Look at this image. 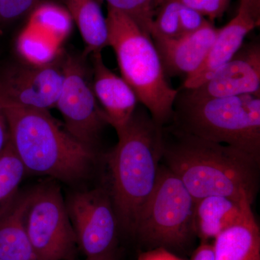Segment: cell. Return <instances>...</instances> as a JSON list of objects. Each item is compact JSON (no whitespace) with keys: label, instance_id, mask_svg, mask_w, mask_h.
Returning a JSON list of instances; mask_svg holds the SVG:
<instances>
[{"label":"cell","instance_id":"cell-9","mask_svg":"<svg viewBox=\"0 0 260 260\" xmlns=\"http://www.w3.org/2000/svg\"><path fill=\"white\" fill-rule=\"evenodd\" d=\"M65 203L78 245L87 258L114 253L119 228L108 189L75 191Z\"/></svg>","mask_w":260,"mask_h":260},{"label":"cell","instance_id":"cell-5","mask_svg":"<svg viewBox=\"0 0 260 260\" xmlns=\"http://www.w3.org/2000/svg\"><path fill=\"white\" fill-rule=\"evenodd\" d=\"M169 124L260 159V95L201 99L179 92Z\"/></svg>","mask_w":260,"mask_h":260},{"label":"cell","instance_id":"cell-11","mask_svg":"<svg viewBox=\"0 0 260 260\" xmlns=\"http://www.w3.org/2000/svg\"><path fill=\"white\" fill-rule=\"evenodd\" d=\"M196 98H223L260 95V45L242 46L226 64L204 83L186 90Z\"/></svg>","mask_w":260,"mask_h":260},{"label":"cell","instance_id":"cell-16","mask_svg":"<svg viewBox=\"0 0 260 260\" xmlns=\"http://www.w3.org/2000/svg\"><path fill=\"white\" fill-rule=\"evenodd\" d=\"M213 245L215 260H260V230L251 205L214 239Z\"/></svg>","mask_w":260,"mask_h":260},{"label":"cell","instance_id":"cell-17","mask_svg":"<svg viewBox=\"0 0 260 260\" xmlns=\"http://www.w3.org/2000/svg\"><path fill=\"white\" fill-rule=\"evenodd\" d=\"M249 200L237 201L223 196H210L195 202L194 229L202 242L215 239L242 216Z\"/></svg>","mask_w":260,"mask_h":260},{"label":"cell","instance_id":"cell-26","mask_svg":"<svg viewBox=\"0 0 260 260\" xmlns=\"http://www.w3.org/2000/svg\"><path fill=\"white\" fill-rule=\"evenodd\" d=\"M179 24L182 36L200 30L210 20L198 10L181 4L179 10Z\"/></svg>","mask_w":260,"mask_h":260},{"label":"cell","instance_id":"cell-30","mask_svg":"<svg viewBox=\"0 0 260 260\" xmlns=\"http://www.w3.org/2000/svg\"><path fill=\"white\" fill-rule=\"evenodd\" d=\"M10 141V133L8 123L3 111L0 109V155L4 151Z\"/></svg>","mask_w":260,"mask_h":260},{"label":"cell","instance_id":"cell-18","mask_svg":"<svg viewBox=\"0 0 260 260\" xmlns=\"http://www.w3.org/2000/svg\"><path fill=\"white\" fill-rule=\"evenodd\" d=\"M73 23L79 29L85 44L84 56L102 51L109 46L107 17L99 0H64Z\"/></svg>","mask_w":260,"mask_h":260},{"label":"cell","instance_id":"cell-22","mask_svg":"<svg viewBox=\"0 0 260 260\" xmlns=\"http://www.w3.org/2000/svg\"><path fill=\"white\" fill-rule=\"evenodd\" d=\"M180 3L177 0H160L154 16L150 35L151 38L178 39L182 37L179 24Z\"/></svg>","mask_w":260,"mask_h":260},{"label":"cell","instance_id":"cell-24","mask_svg":"<svg viewBox=\"0 0 260 260\" xmlns=\"http://www.w3.org/2000/svg\"><path fill=\"white\" fill-rule=\"evenodd\" d=\"M44 0H0V23H9L30 14Z\"/></svg>","mask_w":260,"mask_h":260},{"label":"cell","instance_id":"cell-1","mask_svg":"<svg viewBox=\"0 0 260 260\" xmlns=\"http://www.w3.org/2000/svg\"><path fill=\"white\" fill-rule=\"evenodd\" d=\"M161 162L182 181L194 202L223 196L253 203L259 190L260 159L172 124L162 127Z\"/></svg>","mask_w":260,"mask_h":260},{"label":"cell","instance_id":"cell-31","mask_svg":"<svg viewBox=\"0 0 260 260\" xmlns=\"http://www.w3.org/2000/svg\"><path fill=\"white\" fill-rule=\"evenodd\" d=\"M86 260H116L115 254H109V255L101 256V257L87 258Z\"/></svg>","mask_w":260,"mask_h":260},{"label":"cell","instance_id":"cell-21","mask_svg":"<svg viewBox=\"0 0 260 260\" xmlns=\"http://www.w3.org/2000/svg\"><path fill=\"white\" fill-rule=\"evenodd\" d=\"M25 173L10 140L0 155V207L18 191Z\"/></svg>","mask_w":260,"mask_h":260},{"label":"cell","instance_id":"cell-23","mask_svg":"<svg viewBox=\"0 0 260 260\" xmlns=\"http://www.w3.org/2000/svg\"><path fill=\"white\" fill-rule=\"evenodd\" d=\"M130 17L150 35L152 23L156 12L157 0H99Z\"/></svg>","mask_w":260,"mask_h":260},{"label":"cell","instance_id":"cell-27","mask_svg":"<svg viewBox=\"0 0 260 260\" xmlns=\"http://www.w3.org/2000/svg\"><path fill=\"white\" fill-rule=\"evenodd\" d=\"M137 260H184L178 257L172 251L162 248L150 249L140 253Z\"/></svg>","mask_w":260,"mask_h":260},{"label":"cell","instance_id":"cell-29","mask_svg":"<svg viewBox=\"0 0 260 260\" xmlns=\"http://www.w3.org/2000/svg\"><path fill=\"white\" fill-rule=\"evenodd\" d=\"M191 260H215L213 244L202 242L193 253Z\"/></svg>","mask_w":260,"mask_h":260},{"label":"cell","instance_id":"cell-3","mask_svg":"<svg viewBox=\"0 0 260 260\" xmlns=\"http://www.w3.org/2000/svg\"><path fill=\"white\" fill-rule=\"evenodd\" d=\"M10 140L25 172L74 183L96 161L94 149L73 138L48 110L0 102Z\"/></svg>","mask_w":260,"mask_h":260},{"label":"cell","instance_id":"cell-6","mask_svg":"<svg viewBox=\"0 0 260 260\" xmlns=\"http://www.w3.org/2000/svg\"><path fill=\"white\" fill-rule=\"evenodd\" d=\"M194 205L182 181L161 162L155 187L138 215L133 237L146 250L186 249L196 236Z\"/></svg>","mask_w":260,"mask_h":260},{"label":"cell","instance_id":"cell-32","mask_svg":"<svg viewBox=\"0 0 260 260\" xmlns=\"http://www.w3.org/2000/svg\"><path fill=\"white\" fill-rule=\"evenodd\" d=\"M158 2H159V0H157V5H158Z\"/></svg>","mask_w":260,"mask_h":260},{"label":"cell","instance_id":"cell-7","mask_svg":"<svg viewBox=\"0 0 260 260\" xmlns=\"http://www.w3.org/2000/svg\"><path fill=\"white\" fill-rule=\"evenodd\" d=\"M25 227L37 260H69L74 256L78 240L56 183L32 189Z\"/></svg>","mask_w":260,"mask_h":260},{"label":"cell","instance_id":"cell-10","mask_svg":"<svg viewBox=\"0 0 260 260\" xmlns=\"http://www.w3.org/2000/svg\"><path fill=\"white\" fill-rule=\"evenodd\" d=\"M61 56L54 62L11 63L0 67V102L48 110L56 107L64 73Z\"/></svg>","mask_w":260,"mask_h":260},{"label":"cell","instance_id":"cell-14","mask_svg":"<svg viewBox=\"0 0 260 260\" xmlns=\"http://www.w3.org/2000/svg\"><path fill=\"white\" fill-rule=\"evenodd\" d=\"M258 27L245 13L238 10L237 15L223 28H219L216 39L203 64L195 73L184 80L182 88L191 90L204 83L220 68L231 60L242 48L246 36Z\"/></svg>","mask_w":260,"mask_h":260},{"label":"cell","instance_id":"cell-13","mask_svg":"<svg viewBox=\"0 0 260 260\" xmlns=\"http://www.w3.org/2000/svg\"><path fill=\"white\" fill-rule=\"evenodd\" d=\"M93 82L92 87L108 124L116 130L125 126L138 106V98L131 87L104 64L102 51L90 54Z\"/></svg>","mask_w":260,"mask_h":260},{"label":"cell","instance_id":"cell-2","mask_svg":"<svg viewBox=\"0 0 260 260\" xmlns=\"http://www.w3.org/2000/svg\"><path fill=\"white\" fill-rule=\"evenodd\" d=\"M162 127L137 110L116 130L118 143L107 156V188L119 228L133 236L138 215L156 183L162 158Z\"/></svg>","mask_w":260,"mask_h":260},{"label":"cell","instance_id":"cell-15","mask_svg":"<svg viewBox=\"0 0 260 260\" xmlns=\"http://www.w3.org/2000/svg\"><path fill=\"white\" fill-rule=\"evenodd\" d=\"M31 190L17 191L0 207V259L37 260L30 244L25 214Z\"/></svg>","mask_w":260,"mask_h":260},{"label":"cell","instance_id":"cell-25","mask_svg":"<svg viewBox=\"0 0 260 260\" xmlns=\"http://www.w3.org/2000/svg\"><path fill=\"white\" fill-rule=\"evenodd\" d=\"M160 1V0H159V2ZM177 1L181 4L198 10L204 15L205 18L213 23L214 20L223 16L224 13L229 8L231 0H177Z\"/></svg>","mask_w":260,"mask_h":260},{"label":"cell","instance_id":"cell-4","mask_svg":"<svg viewBox=\"0 0 260 260\" xmlns=\"http://www.w3.org/2000/svg\"><path fill=\"white\" fill-rule=\"evenodd\" d=\"M109 46L115 53L123 78L152 119L169 124L179 90L171 86L151 37L125 13L108 6Z\"/></svg>","mask_w":260,"mask_h":260},{"label":"cell","instance_id":"cell-33","mask_svg":"<svg viewBox=\"0 0 260 260\" xmlns=\"http://www.w3.org/2000/svg\"><path fill=\"white\" fill-rule=\"evenodd\" d=\"M0 260H3V259H0Z\"/></svg>","mask_w":260,"mask_h":260},{"label":"cell","instance_id":"cell-12","mask_svg":"<svg viewBox=\"0 0 260 260\" xmlns=\"http://www.w3.org/2000/svg\"><path fill=\"white\" fill-rule=\"evenodd\" d=\"M218 30L210 21L200 30L178 39L152 38L165 74L186 78L195 73L208 55Z\"/></svg>","mask_w":260,"mask_h":260},{"label":"cell","instance_id":"cell-19","mask_svg":"<svg viewBox=\"0 0 260 260\" xmlns=\"http://www.w3.org/2000/svg\"><path fill=\"white\" fill-rule=\"evenodd\" d=\"M73 19L64 7L44 2L30 13L27 24L61 46L73 28Z\"/></svg>","mask_w":260,"mask_h":260},{"label":"cell","instance_id":"cell-20","mask_svg":"<svg viewBox=\"0 0 260 260\" xmlns=\"http://www.w3.org/2000/svg\"><path fill=\"white\" fill-rule=\"evenodd\" d=\"M23 62L34 65L51 64L60 57V47L35 28L25 25L16 42Z\"/></svg>","mask_w":260,"mask_h":260},{"label":"cell","instance_id":"cell-8","mask_svg":"<svg viewBox=\"0 0 260 260\" xmlns=\"http://www.w3.org/2000/svg\"><path fill=\"white\" fill-rule=\"evenodd\" d=\"M62 68L64 79L56 107L62 116L68 133L93 148L101 132L109 124L107 117L94 94L83 59L64 56Z\"/></svg>","mask_w":260,"mask_h":260},{"label":"cell","instance_id":"cell-28","mask_svg":"<svg viewBox=\"0 0 260 260\" xmlns=\"http://www.w3.org/2000/svg\"><path fill=\"white\" fill-rule=\"evenodd\" d=\"M239 11L250 17L259 26L260 22V0H240Z\"/></svg>","mask_w":260,"mask_h":260}]
</instances>
